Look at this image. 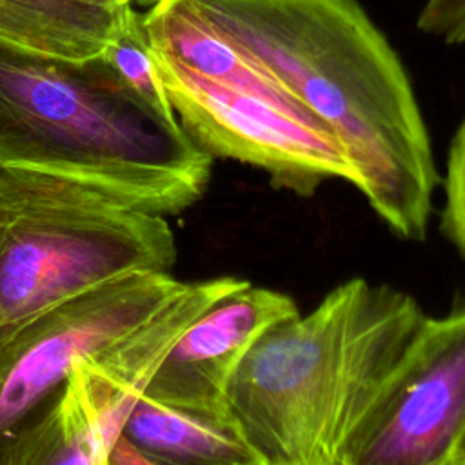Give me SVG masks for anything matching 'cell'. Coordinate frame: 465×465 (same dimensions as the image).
<instances>
[{"mask_svg": "<svg viewBox=\"0 0 465 465\" xmlns=\"http://www.w3.org/2000/svg\"><path fill=\"white\" fill-rule=\"evenodd\" d=\"M153 53L178 124L213 160L229 158L258 167L274 187L300 196H311L329 180L354 182L341 142L320 122L214 84Z\"/></svg>", "mask_w": 465, "mask_h": 465, "instance_id": "5b68a950", "label": "cell"}, {"mask_svg": "<svg viewBox=\"0 0 465 465\" xmlns=\"http://www.w3.org/2000/svg\"><path fill=\"white\" fill-rule=\"evenodd\" d=\"M107 465L100 436L69 383L0 452V465Z\"/></svg>", "mask_w": 465, "mask_h": 465, "instance_id": "4fadbf2b", "label": "cell"}, {"mask_svg": "<svg viewBox=\"0 0 465 465\" xmlns=\"http://www.w3.org/2000/svg\"><path fill=\"white\" fill-rule=\"evenodd\" d=\"M465 430V303L423 316L347 465H449Z\"/></svg>", "mask_w": 465, "mask_h": 465, "instance_id": "52a82bcc", "label": "cell"}, {"mask_svg": "<svg viewBox=\"0 0 465 465\" xmlns=\"http://www.w3.org/2000/svg\"><path fill=\"white\" fill-rule=\"evenodd\" d=\"M449 465H465V430L461 432L452 454H450V460H449Z\"/></svg>", "mask_w": 465, "mask_h": 465, "instance_id": "e0dca14e", "label": "cell"}, {"mask_svg": "<svg viewBox=\"0 0 465 465\" xmlns=\"http://www.w3.org/2000/svg\"><path fill=\"white\" fill-rule=\"evenodd\" d=\"M143 27L153 51L174 60L198 76L262 96L316 120L271 74L203 22L185 0L154 2L143 15Z\"/></svg>", "mask_w": 465, "mask_h": 465, "instance_id": "30bf717a", "label": "cell"}, {"mask_svg": "<svg viewBox=\"0 0 465 465\" xmlns=\"http://www.w3.org/2000/svg\"><path fill=\"white\" fill-rule=\"evenodd\" d=\"M134 2H140V4H143V5H153V4L158 2V0H134Z\"/></svg>", "mask_w": 465, "mask_h": 465, "instance_id": "d6986e66", "label": "cell"}, {"mask_svg": "<svg viewBox=\"0 0 465 465\" xmlns=\"http://www.w3.org/2000/svg\"><path fill=\"white\" fill-rule=\"evenodd\" d=\"M243 283L236 276L183 283L149 318L74 365L67 383L91 418L107 456L182 332L220 296Z\"/></svg>", "mask_w": 465, "mask_h": 465, "instance_id": "9c48e42d", "label": "cell"}, {"mask_svg": "<svg viewBox=\"0 0 465 465\" xmlns=\"http://www.w3.org/2000/svg\"><path fill=\"white\" fill-rule=\"evenodd\" d=\"M129 5L109 7L94 0H0V40L64 58H93L104 54L114 40Z\"/></svg>", "mask_w": 465, "mask_h": 465, "instance_id": "7c38bea8", "label": "cell"}, {"mask_svg": "<svg viewBox=\"0 0 465 465\" xmlns=\"http://www.w3.org/2000/svg\"><path fill=\"white\" fill-rule=\"evenodd\" d=\"M300 312L280 291L245 282L211 303L176 340L143 396L187 409L229 412V387L251 347Z\"/></svg>", "mask_w": 465, "mask_h": 465, "instance_id": "ba28073f", "label": "cell"}, {"mask_svg": "<svg viewBox=\"0 0 465 465\" xmlns=\"http://www.w3.org/2000/svg\"><path fill=\"white\" fill-rule=\"evenodd\" d=\"M423 316L405 291L351 278L272 325L229 387L262 465H347Z\"/></svg>", "mask_w": 465, "mask_h": 465, "instance_id": "3957f363", "label": "cell"}, {"mask_svg": "<svg viewBox=\"0 0 465 465\" xmlns=\"http://www.w3.org/2000/svg\"><path fill=\"white\" fill-rule=\"evenodd\" d=\"M149 465V460L122 434L118 436V440L113 443L109 456H107V465Z\"/></svg>", "mask_w": 465, "mask_h": 465, "instance_id": "2e32d148", "label": "cell"}, {"mask_svg": "<svg viewBox=\"0 0 465 465\" xmlns=\"http://www.w3.org/2000/svg\"><path fill=\"white\" fill-rule=\"evenodd\" d=\"M122 436L149 465H262L232 411L209 412L142 396Z\"/></svg>", "mask_w": 465, "mask_h": 465, "instance_id": "8fae6325", "label": "cell"}, {"mask_svg": "<svg viewBox=\"0 0 465 465\" xmlns=\"http://www.w3.org/2000/svg\"><path fill=\"white\" fill-rule=\"evenodd\" d=\"M343 145L352 185L405 240L427 236L438 169L401 60L356 0H185Z\"/></svg>", "mask_w": 465, "mask_h": 465, "instance_id": "6da1fadb", "label": "cell"}, {"mask_svg": "<svg viewBox=\"0 0 465 465\" xmlns=\"http://www.w3.org/2000/svg\"><path fill=\"white\" fill-rule=\"evenodd\" d=\"M441 231L465 256V120L449 149Z\"/></svg>", "mask_w": 465, "mask_h": 465, "instance_id": "9a60e30c", "label": "cell"}, {"mask_svg": "<svg viewBox=\"0 0 465 465\" xmlns=\"http://www.w3.org/2000/svg\"><path fill=\"white\" fill-rule=\"evenodd\" d=\"M185 282L134 272L65 300L0 340V452L64 389L74 365L134 329Z\"/></svg>", "mask_w": 465, "mask_h": 465, "instance_id": "8992f818", "label": "cell"}, {"mask_svg": "<svg viewBox=\"0 0 465 465\" xmlns=\"http://www.w3.org/2000/svg\"><path fill=\"white\" fill-rule=\"evenodd\" d=\"M94 2L104 4V5H109V7H124V5L133 4L134 0H94Z\"/></svg>", "mask_w": 465, "mask_h": 465, "instance_id": "ac0fdd59", "label": "cell"}, {"mask_svg": "<svg viewBox=\"0 0 465 465\" xmlns=\"http://www.w3.org/2000/svg\"><path fill=\"white\" fill-rule=\"evenodd\" d=\"M0 169L169 216L203 196L213 158L104 54L74 60L0 40Z\"/></svg>", "mask_w": 465, "mask_h": 465, "instance_id": "7a4b0ae2", "label": "cell"}, {"mask_svg": "<svg viewBox=\"0 0 465 465\" xmlns=\"http://www.w3.org/2000/svg\"><path fill=\"white\" fill-rule=\"evenodd\" d=\"M124 82L153 109L167 118H176L165 94L153 47L143 27V15L127 7L118 35L104 51Z\"/></svg>", "mask_w": 465, "mask_h": 465, "instance_id": "5bb4252c", "label": "cell"}, {"mask_svg": "<svg viewBox=\"0 0 465 465\" xmlns=\"http://www.w3.org/2000/svg\"><path fill=\"white\" fill-rule=\"evenodd\" d=\"M165 216L64 180L0 169V340L33 316L134 272H171Z\"/></svg>", "mask_w": 465, "mask_h": 465, "instance_id": "277c9868", "label": "cell"}]
</instances>
